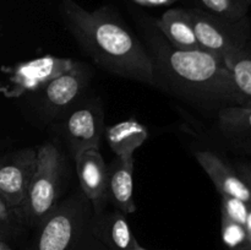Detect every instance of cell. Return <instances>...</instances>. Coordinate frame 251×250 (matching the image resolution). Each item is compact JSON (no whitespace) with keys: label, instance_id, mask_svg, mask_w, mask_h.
Returning <instances> with one entry per match:
<instances>
[{"label":"cell","instance_id":"obj_1","mask_svg":"<svg viewBox=\"0 0 251 250\" xmlns=\"http://www.w3.org/2000/svg\"><path fill=\"white\" fill-rule=\"evenodd\" d=\"M153 70V86L205 108L251 105L239 92L225 60L203 50H181L168 43L149 16L139 20Z\"/></svg>","mask_w":251,"mask_h":250},{"label":"cell","instance_id":"obj_2","mask_svg":"<svg viewBox=\"0 0 251 250\" xmlns=\"http://www.w3.org/2000/svg\"><path fill=\"white\" fill-rule=\"evenodd\" d=\"M66 29L102 69L119 77L153 86V70L144 43L108 6L90 11L75 0H63Z\"/></svg>","mask_w":251,"mask_h":250},{"label":"cell","instance_id":"obj_3","mask_svg":"<svg viewBox=\"0 0 251 250\" xmlns=\"http://www.w3.org/2000/svg\"><path fill=\"white\" fill-rule=\"evenodd\" d=\"M92 205L81 194H74L56 203L37 225L27 250H77Z\"/></svg>","mask_w":251,"mask_h":250},{"label":"cell","instance_id":"obj_4","mask_svg":"<svg viewBox=\"0 0 251 250\" xmlns=\"http://www.w3.org/2000/svg\"><path fill=\"white\" fill-rule=\"evenodd\" d=\"M63 159L53 142H46L37 150V167L22 207L26 228H36L58 203L60 195Z\"/></svg>","mask_w":251,"mask_h":250},{"label":"cell","instance_id":"obj_5","mask_svg":"<svg viewBox=\"0 0 251 250\" xmlns=\"http://www.w3.org/2000/svg\"><path fill=\"white\" fill-rule=\"evenodd\" d=\"M188 10L201 50L226 59L249 44L250 27L248 17L240 21H228L213 16L200 7Z\"/></svg>","mask_w":251,"mask_h":250},{"label":"cell","instance_id":"obj_6","mask_svg":"<svg viewBox=\"0 0 251 250\" xmlns=\"http://www.w3.org/2000/svg\"><path fill=\"white\" fill-rule=\"evenodd\" d=\"M125 216L118 210L92 211L77 250H135L137 240Z\"/></svg>","mask_w":251,"mask_h":250},{"label":"cell","instance_id":"obj_7","mask_svg":"<svg viewBox=\"0 0 251 250\" xmlns=\"http://www.w3.org/2000/svg\"><path fill=\"white\" fill-rule=\"evenodd\" d=\"M36 167L37 151L33 149L21 150L0 159V195L21 220L22 207Z\"/></svg>","mask_w":251,"mask_h":250},{"label":"cell","instance_id":"obj_8","mask_svg":"<svg viewBox=\"0 0 251 250\" xmlns=\"http://www.w3.org/2000/svg\"><path fill=\"white\" fill-rule=\"evenodd\" d=\"M66 140L74 158L90 150H100L104 132L103 113L96 105H83L69 115L65 124Z\"/></svg>","mask_w":251,"mask_h":250},{"label":"cell","instance_id":"obj_9","mask_svg":"<svg viewBox=\"0 0 251 250\" xmlns=\"http://www.w3.org/2000/svg\"><path fill=\"white\" fill-rule=\"evenodd\" d=\"M75 61L69 58L46 55L19 64L12 74V95L43 88L53 78L71 68Z\"/></svg>","mask_w":251,"mask_h":250},{"label":"cell","instance_id":"obj_10","mask_svg":"<svg viewBox=\"0 0 251 250\" xmlns=\"http://www.w3.org/2000/svg\"><path fill=\"white\" fill-rule=\"evenodd\" d=\"M75 162L81 191L92 205L93 212H100L107 203L108 167L100 150L83 152Z\"/></svg>","mask_w":251,"mask_h":250},{"label":"cell","instance_id":"obj_11","mask_svg":"<svg viewBox=\"0 0 251 250\" xmlns=\"http://www.w3.org/2000/svg\"><path fill=\"white\" fill-rule=\"evenodd\" d=\"M90 80V73L85 64L75 61L69 70L53 78L43 87L44 108L53 113L66 109L73 104Z\"/></svg>","mask_w":251,"mask_h":250},{"label":"cell","instance_id":"obj_12","mask_svg":"<svg viewBox=\"0 0 251 250\" xmlns=\"http://www.w3.org/2000/svg\"><path fill=\"white\" fill-rule=\"evenodd\" d=\"M194 154L201 168L215 184L221 196L239 199L251 205V190L233 167L226 163L215 152L201 150Z\"/></svg>","mask_w":251,"mask_h":250},{"label":"cell","instance_id":"obj_13","mask_svg":"<svg viewBox=\"0 0 251 250\" xmlns=\"http://www.w3.org/2000/svg\"><path fill=\"white\" fill-rule=\"evenodd\" d=\"M107 202L124 215L136 211L134 202V156L118 157L108 167Z\"/></svg>","mask_w":251,"mask_h":250},{"label":"cell","instance_id":"obj_14","mask_svg":"<svg viewBox=\"0 0 251 250\" xmlns=\"http://www.w3.org/2000/svg\"><path fill=\"white\" fill-rule=\"evenodd\" d=\"M154 25L169 44L181 50H200L193 21L186 9H168Z\"/></svg>","mask_w":251,"mask_h":250},{"label":"cell","instance_id":"obj_15","mask_svg":"<svg viewBox=\"0 0 251 250\" xmlns=\"http://www.w3.org/2000/svg\"><path fill=\"white\" fill-rule=\"evenodd\" d=\"M146 139V127L135 119L120 122L107 130L108 145L118 157L134 156Z\"/></svg>","mask_w":251,"mask_h":250},{"label":"cell","instance_id":"obj_16","mask_svg":"<svg viewBox=\"0 0 251 250\" xmlns=\"http://www.w3.org/2000/svg\"><path fill=\"white\" fill-rule=\"evenodd\" d=\"M221 129L234 139L251 142V105H229L218 110Z\"/></svg>","mask_w":251,"mask_h":250},{"label":"cell","instance_id":"obj_17","mask_svg":"<svg viewBox=\"0 0 251 250\" xmlns=\"http://www.w3.org/2000/svg\"><path fill=\"white\" fill-rule=\"evenodd\" d=\"M223 60L239 92L251 100V47L248 44L244 49Z\"/></svg>","mask_w":251,"mask_h":250},{"label":"cell","instance_id":"obj_18","mask_svg":"<svg viewBox=\"0 0 251 250\" xmlns=\"http://www.w3.org/2000/svg\"><path fill=\"white\" fill-rule=\"evenodd\" d=\"M200 9L213 16L228 20L240 21L248 17L251 5L250 0H199Z\"/></svg>","mask_w":251,"mask_h":250},{"label":"cell","instance_id":"obj_19","mask_svg":"<svg viewBox=\"0 0 251 250\" xmlns=\"http://www.w3.org/2000/svg\"><path fill=\"white\" fill-rule=\"evenodd\" d=\"M222 240L228 250L245 244L248 243L245 228L239 223L222 216Z\"/></svg>","mask_w":251,"mask_h":250},{"label":"cell","instance_id":"obj_20","mask_svg":"<svg viewBox=\"0 0 251 250\" xmlns=\"http://www.w3.org/2000/svg\"><path fill=\"white\" fill-rule=\"evenodd\" d=\"M0 228L5 230L10 238L19 234L25 227L19 213L15 212L6 203L1 195H0Z\"/></svg>","mask_w":251,"mask_h":250},{"label":"cell","instance_id":"obj_21","mask_svg":"<svg viewBox=\"0 0 251 250\" xmlns=\"http://www.w3.org/2000/svg\"><path fill=\"white\" fill-rule=\"evenodd\" d=\"M132 2L141 6L146 7H159V6H169V5L174 4L178 0H131Z\"/></svg>","mask_w":251,"mask_h":250},{"label":"cell","instance_id":"obj_22","mask_svg":"<svg viewBox=\"0 0 251 250\" xmlns=\"http://www.w3.org/2000/svg\"><path fill=\"white\" fill-rule=\"evenodd\" d=\"M235 171L238 172L240 176H242L243 180L247 183V185L249 186L251 190V166L250 164H238L235 167Z\"/></svg>","mask_w":251,"mask_h":250},{"label":"cell","instance_id":"obj_23","mask_svg":"<svg viewBox=\"0 0 251 250\" xmlns=\"http://www.w3.org/2000/svg\"><path fill=\"white\" fill-rule=\"evenodd\" d=\"M244 228H245V232H247V235H248V242L251 244V205L249 206L247 217H245Z\"/></svg>","mask_w":251,"mask_h":250},{"label":"cell","instance_id":"obj_24","mask_svg":"<svg viewBox=\"0 0 251 250\" xmlns=\"http://www.w3.org/2000/svg\"><path fill=\"white\" fill-rule=\"evenodd\" d=\"M230 250H251V244L248 242V243H245V244L240 245V247L234 248V249H230Z\"/></svg>","mask_w":251,"mask_h":250},{"label":"cell","instance_id":"obj_25","mask_svg":"<svg viewBox=\"0 0 251 250\" xmlns=\"http://www.w3.org/2000/svg\"><path fill=\"white\" fill-rule=\"evenodd\" d=\"M10 235L5 232L2 228H0V240H5V239H9Z\"/></svg>","mask_w":251,"mask_h":250},{"label":"cell","instance_id":"obj_26","mask_svg":"<svg viewBox=\"0 0 251 250\" xmlns=\"http://www.w3.org/2000/svg\"><path fill=\"white\" fill-rule=\"evenodd\" d=\"M0 250H10L9 248H7L6 245H5L4 240H0Z\"/></svg>","mask_w":251,"mask_h":250},{"label":"cell","instance_id":"obj_27","mask_svg":"<svg viewBox=\"0 0 251 250\" xmlns=\"http://www.w3.org/2000/svg\"><path fill=\"white\" fill-rule=\"evenodd\" d=\"M135 250H147V249H145V248H142L141 245H140L139 243H137V245H136V248H135Z\"/></svg>","mask_w":251,"mask_h":250},{"label":"cell","instance_id":"obj_28","mask_svg":"<svg viewBox=\"0 0 251 250\" xmlns=\"http://www.w3.org/2000/svg\"><path fill=\"white\" fill-rule=\"evenodd\" d=\"M250 1H251V0H250Z\"/></svg>","mask_w":251,"mask_h":250}]
</instances>
